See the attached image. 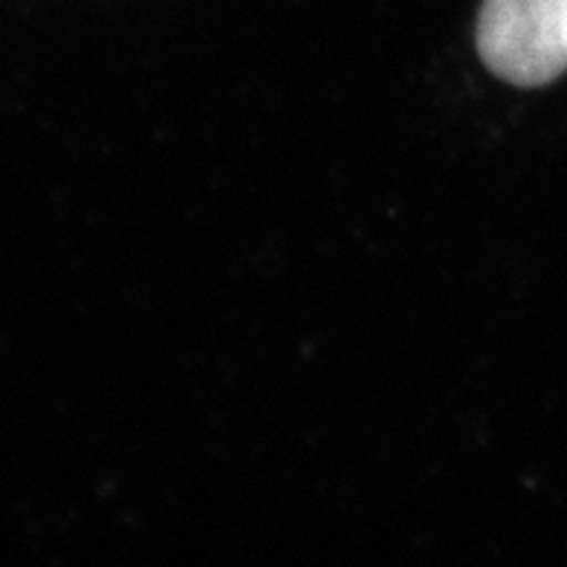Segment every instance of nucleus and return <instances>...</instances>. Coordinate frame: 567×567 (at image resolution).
Listing matches in <instances>:
<instances>
[{
    "instance_id": "f257e3e1",
    "label": "nucleus",
    "mask_w": 567,
    "mask_h": 567,
    "mask_svg": "<svg viewBox=\"0 0 567 567\" xmlns=\"http://www.w3.org/2000/svg\"><path fill=\"white\" fill-rule=\"evenodd\" d=\"M478 53L515 87H545L567 70V0H484Z\"/></svg>"
}]
</instances>
